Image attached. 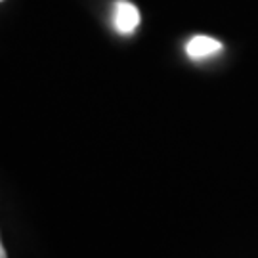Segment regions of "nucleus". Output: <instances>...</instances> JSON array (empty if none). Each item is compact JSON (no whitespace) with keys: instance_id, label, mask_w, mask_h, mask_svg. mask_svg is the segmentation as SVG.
I'll return each mask as SVG.
<instances>
[{"instance_id":"f257e3e1","label":"nucleus","mask_w":258,"mask_h":258,"mask_svg":"<svg viewBox=\"0 0 258 258\" xmlns=\"http://www.w3.org/2000/svg\"><path fill=\"white\" fill-rule=\"evenodd\" d=\"M113 23H115V29L122 35L134 33L136 27L140 25L138 8L128 0H117L115 2V12H113Z\"/></svg>"},{"instance_id":"f03ea898","label":"nucleus","mask_w":258,"mask_h":258,"mask_svg":"<svg viewBox=\"0 0 258 258\" xmlns=\"http://www.w3.org/2000/svg\"><path fill=\"white\" fill-rule=\"evenodd\" d=\"M220 48H222V44L216 40V38L199 35V37H194L189 42H187L185 52H187L189 57H194V59H201V57H207V55L218 52Z\"/></svg>"},{"instance_id":"7ed1b4c3","label":"nucleus","mask_w":258,"mask_h":258,"mask_svg":"<svg viewBox=\"0 0 258 258\" xmlns=\"http://www.w3.org/2000/svg\"><path fill=\"white\" fill-rule=\"evenodd\" d=\"M0 258H8V254H6V249H4V245H2V241H0Z\"/></svg>"},{"instance_id":"20e7f679","label":"nucleus","mask_w":258,"mask_h":258,"mask_svg":"<svg viewBox=\"0 0 258 258\" xmlns=\"http://www.w3.org/2000/svg\"><path fill=\"white\" fill-rule=\"evenodd\" d=\"M0 2H2V0H0Z\"/></svg>"}]
</instances>
